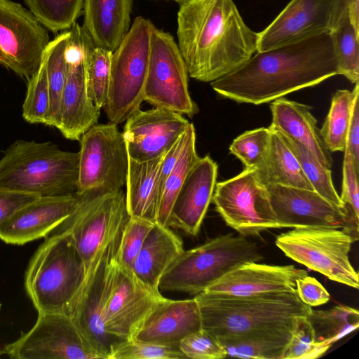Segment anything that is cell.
<instances>
[{
  "mask_svg": "<svg viewBox=\"0 0 359 359\" xmlns=\"http://www.w3.org/2000/svg\"><path fill=\"white\" fill-rule=\"evenodd\" d=\"M76 202V194L39 197L0 223V239L21 245L46 238L70 215Z\"/></svg>",
  "mask_w": 359,
  "mask_h": 359,
  "instance_id": "21",
  "label": "cell"
},
{
  "mask_svg": "<svg viewBox=\"0 0 359 359\" xmlns=\"http://www.w3.org/2000/svg\"><path fill=\"white\" fill-rule=\"evenodd\" d=\"M32 257L25 288L38 313H69L86 276L84 263L70 235L50 233Z\"/></svg>",
  "mask_w": 359,
  "mask_h": 359,
  "instance_id": "5",
  "label": "cell"
},
{
  "mask_svg": "<svg viewBox=\"0 0 359 359\" xmlns=\"http://www.w3.org/2000/svg\"><path fill=\"white\" fill-rule=\"evenodd\" d=\"M1 304L0 303V309H1Z\"/></svg>",
  "mask_w": 359,
  "mask_h": 359,
  "instance_id": "52",
  "label": "cell"
},
{
  "mask_svg": "<svg viewBox=\"0 0 359 359\" xmlns=\"http://www.w3.org/2000/svg\"><path fill=\"white\" fill-rule=\"evenodd\" d=\"M212 201L226 224L243 236L283 228L272 209L268 189L254 169L245 168L215 184Z\"/></svg>",
  "mask_w": 359,
  "mask_h": 359,
  "instance_id": "12",
  "label": "cell"
},
{
  "mask_svg": "<svg viewBox=\"0 0 359 359\" xmlns=\"http://www.w3.org/2000/svg\"><path fill=\"white\" fill-rule=\"evenodd\" d=\"M172 1H177L178 3H180V1H182V0H172Z\"/></svg>",
  "mask_w": 359,
  "mask_h": 359,
  "instance_id": "50",
  "label": "cell"
},
{
  "mask_svg": "<svg viewBox=\"0 0 359 359\" xmlns=\"http://www.w3.org/2000/svg\"><path fill=\"white\" fill-rule=\"evenodd\" d=\"M48 29L32 12L0 0V64L29 79L39 68L49 43Z\"/></svg>",
  "mask_w": 359,
  "mask_h": 359,
  "instance_id": "16",
  "label": "cell"
},
{
  "mask_svg": "<svg viewBox=\"0 0 359 359\" xmlns=\"http://www.w3.org/2000/svg\"><path fill=\"white\" fill-rule=\"evenodd\" d=\"M308 275L294 265L242 264L209 285L203 292L233 296L280 292L295 288L297 279Z\"/></svg>",
  "mask_w": 359,
  "mask_h": 359,
  "instance_id": "24",
  "label": "cell"
},
{
  "mask_svg": "<svg viewBox=\"0 0 359 359\" xmlns=\"http://www.w3.org/2000/svg\"><path fill=\"white\" fill-rule=\"evenodd\" d=\"M271 143L264 163L254 169L258 180L264 186L280 184L314 191L293 152L280 133L269 126Z\"/></svg>",
  "mask_w": 359,
  "mask_h": 359,
  "instance_id": "29",
  "label": "cell"
},
{
  "mask_svg": "<svg viewBox=\"0 0 359 359\" xmlns=\"http://www.w3.org/2000/svg\"><path fill=\"white\" fill-rule=\"evenodd\" d=\"M280 134L297 158L313 190L334 205L340 207L345 206L346 204L341 201L334 187L331 170L323 166L302 144L291 137Z\"/></svg>",
  "mask_w": 359,
  "mask_h": 359,
  "instance_id": "37",
  "label": "cell"
},
{
  "mask_svg": "<svg viewBox=\"0 0 359 359\" xmlns=\"http://www.w3.org/2000/svg\"><path fill=\"white\" fill-rule=\"evenodd\" d=\"M194 297L202 329L218 339L292 325L312 310L300 300L296 288L250 296L203 292Z\"/></svg>",
  "mask_w": 359,
  "mask_h": 359,
  "instance_id": "3",
  "label": "cell"
},
{
  "mask_svg": "<svg viewBox=\"0 0 359 359\" xmlns=\"http://www.w3.org/2000/svg\"><path fill=\"white\" fill-rule=\"evenodd\" d=\"M3 354L2 350L0 348V356Z\"/></svg>",
  "mask_w": 359,
  "mask_h": 359,
  "instance_id": "51",
  "label": "cell"
},
{
  "mask_svg": "<svg viewBox=\"0 0 359 359\" xmlns=\"http://www.w3.org/2000/svg\"><path fill=\"white\" fill-rule=\"evenodd\" d=\"M358 91V83L352 91L337 90L332 96L329 112L320 130L323 141L330 152L345 150L353 99Z\"/></svg>",
  "mask_w": 359,
  "mask_h": 359,
  "instance_id": "34",
  "label": "cell"
},
{
  "mask_svg": "<svg viewBox=\"0 0 359 359\" xmlns=\"http://www.w3.org/2000/svg\"><path fill=\"white\" fill-rule=\"evenodd\" d=\"M28 9L49 31L69 29L83 13L84 0H23Z\"/></svg>",
  "mask_w": 359,
  "mask_h": 359,
  "instance_id": "36",
  "label": "cell"
},
{
  "mask_svg": "<svg viewBox=\"0 0 359 359\" xmlns=\"http://www.w3.org/2000/svg\"><path fill=\"white\" fill-rule=\"evenodd\" d=\"M307 317L314 331L316 344L325 352L359 326L358 311L343 304L325 310L312 309Z\"/></svg>",
  "mask_w": 359,
  "mask_h": 359,
  "instance_id": "32",
  "label": "cell"
},
{
  "mask_svg": "<svg viewBox=\"0 0 359 359\" xmlns=\"http://www.w3.org/2000/svg\"><path fill=\"white\" fill-rule=\"evenodd\" d=\"M187 358L223 359L227 357L225 347L219 339L201 329L184 338L179 345Z\"/></svg>",
  "mask_w": 359,
  "mask_h": 359,
  "instance_id": "44",
  "label": "cell"
},
{
  "mask_svg": "<svg viewBox=\"0 0 359 359\" xmlns=\"http://www.w3.org/2000/svg\"><path fill=\"white\" fill-rule=\"evenodd\" d=\"M334 0H291L264 30L258 33L257 51L330 32Z\"/></svg>",
  "mask_w": 359,
  "mask_h": 359,
  "instance_id": "20",
  "label": "cell"
},
{
  "mask_svg": "<svg viewBox=\"0 0 359 359\" xmlns=\"http://www.w3.org/2000/svg\"><path fill=\"white\" fill-rule=\"evenodd\" d=\"M354 241V238L341 229L307 226L280 233L275 243L296 262L331 280L358 289V273L349 259Z\"/></svg>",
  "mask_w": 359,
  "mask_h": 359,
  "instance_id": "9",
  "label": "cell"
},
{
  "mask_svg": "<svg viewBox=\"0 0 359 359\" xmlns=\"http://www.w3.org/2000/svg\"><path fill=\"white\" fill-rule=\"evenodd\" d=\"M344 151L349 153L354 168L359 173V91L353 99Z\"/></svg>",
  "mask_w": 359,
  "mask_h": 359,
  "instance_id": "47",
  "label": "cell"
},
{
  "mask_svg": "<svg viewBox=\"0 0 359 359\" xmlns=\"http://www.w3.org/2000/svg\"><path fill=\"white\" fill-rule=\"evenodd\" d=\"M262 259L259 247L247 237L220 235L184 250L162 276L159 290L196 295L235 268Z\"/></svg>",
  "mask_w": 359,
  "mask_h": 359,
  "instance_id": "6",
  "label": "cell"
},
{
  "mask_svg": "<svg viewBox=\"0 0 359 359\" xmlns=\"http://www.w3.org/2000/svg\"><path fill=\"white\" fill-rule=\"evenodd\" d=\"M343 161V181L340 198L344 204L349 205L359 216V173L354 168L349 153L344 151Z\"/></svg>",
  "mask_w": 359,
  "mask_h": 359,
  "instance_id": "45",
  "label": "cell"
},
{
  "mask_svg": "<svg viewBox=\"0 0 359 359\" xmlns=\"http://www.w3.org/2000/svg\"><path fill=\"white\" fill-rule=\"evenodd\" d=\"M311 108L283 97L278 98L270 105L272 114L270 126L302 144L323 166L331 169L333 163L331 152L323 141L317 121L311 113Z\"/></svg>",
  "mask_w": 359,
  "mask_h": 359,
  "instance_id": "25",
  "label": "cell"
},
{
  "mask_svg": "<svg viewBox=\"0 0 359 359\" xmlns=\"http://www.w3.org/2000/svg\"><path fill=\"white\" fill-rule=\"evenodd\" d=\"M189 76L174 37L152 23L144 101L192 117L198 107L189 94Z\"/></svg>",
  "mask_w": 359,
  "mask_h": 359,
  "instance_id": "10",
  "label": "cell"
},
{
  "mask_svg": "<svg viewBox=\"0 0 359 359\" xmlns=\"http://www.w3.org/2000/svg\"><path fill=\"white\" fill-rule=\"evenodd\" d=\"M116 126L97 123L81 135L76 194L118 191L126 185L129 157Z\"/></svg>",
  "mask_w": 359,
  "mask_h": 359,
  "instance_id": "11",
  "label": "cell"
},
{
  "mask_svg": "<svg viewBox=\"0 0 359 359\" xmlns=\"http://www.w3.org/2000/svg\"><path fill=\"white\" fill-rule=\"evenodd\" d=\"M325 353L316 344L314 331L307 316L296 318L282 359H314Z\"/></svg>",
  "mask_w": 359,
  "mask_h": 359,
  "instance_id": "41",
  "label": "cell"
},
{
  "mask_svg": "<svg viewBox=\"0 0 359 359\" xmlns=\"http://www.w3.org/2000/svg\"><path fill=\"white\" fill-rule=\"evenodd\" d=\"M337 61L339 74L351 83L359 81V34L351 25L348 13L329 32Z\"/></svg>",
  "mask_w": 359,
  "mask_h": 359,
  "instance_id": "35",
  "label": "cell"
},
{
  "mask_svg": "<svg viewBox=\"0 0 359 359\" xmlns=\"http://www.w3.org/2000/svg\"><path fill=\"white\" fill-rule=\"evenodd\" d=\"M113 52L95 47L88 66V90L94 105L102 109L106 104L110 81Z\"/></svg>",
  "mask_w": 359,
  "mask_h": 359,
  "instance_id": "40",
  "label": "cell"
},
{
  "mask_svg": "<svg viewBox=\"0 0 359 359\" xmlns=\"http://www.w3.org/2000/svg\"><path fill=\"white\" fill-rule=\"evenodd\" d=\"M271 143V130L259 128L238 136L229 147L230 152L240 159L245 168L256 169L264 161Z\"/></svg>",
  "mask_w": 359,
  "mask_h": 359,
  "instance_id": "39",
  "label": "cell"
},
{
  "mask_svg": "<svg viewBox=\"0 0 359 359\" xmlns=\"http://www.w3.org/2000/svg\"><path fill=\"white\" fill-rule=\"evenodd\" d=\"M217 176V165L207 155L189 172L174 201L170 227L196 236L212 201Z\"/></svg>",
  "mask_w": 359,
  "mask_h": 359,
  "instance_id": "23",
  "label": "cell"
},
{
  "mask_svg": "<svg viewBox=\"0 0 359 359\" xmlns=\"http://www.w3.org/2000/svg\"><path fill=\"white\" fill-rule=\"evenodd\" d=\"M163 297L161 292L143 285L131 268L118 259L116 250L104 308L106 331L120 341H130L147 314Z\"/></svg>",
  "mask_w": 359,
  "mask_h": 359,
  "instance_id": "17",
  "label": "cell"
},
{
  "mask_svg": "<svg viewBox=\"0 0 359 359\" xmlns=\"http://www.w3.org/2000/svg\"><path fill=\"white\" fill-rule=\"evenodd\" d=\"M69 36V30H65L49 41L42 59L46 69L50 90L52 126L57 128L60 121L61 97L68 70L66 50Z\"/></svg>",
  "mask_w": 359,
  "mask_h": 359,
  "instance_id": "33",
  "label": "cell"
},
{
  "mask_svg": "<svg viewBox=\"0 0 359 359\" xmlns=\"http://www.w3.org/2000/svg\"><path fill=\"white\" fill-rule=\"evenodd\" d=\"M76 196L72 212L50 233L70 235L87 272L101 250L121 232L129 215L122 189L94 190Z\"/></svg>",
  "mask_w": 359,
  "mask_h": 359,
  "instance_id": "8",
  "label": "cell"
},
{
  "mask_svg": "<svg viewBox=\"0 0 359 359\" xmlns=\"http://www.w3.org/2000/svg\"><path fill=\"white\" fill-rule=\"evenodd\" d=\"M295 288L300 300L311 307L323 305L330 300V294L315 278L308 275L295 281Z\"/></svg>",
  "mask_w": 359,
  "mask_h": 359,
  "instance_id": "46",
  "label": "cell"
},
{
  "mask_svg": "<svg viewBox=\"0 0 359 359\" xmlns=\"http://www.w3.org/2000/svg\"><path fill=\"white\" fill-rule=\"evenodd\" d=\"M356 1H359V0H334L331 29H332L341 18L348 13V8Z\"/></svg>",
  "mask_w": 359,
  "mask_h": 359,
  "instance_id": "49",
  "label": "cell"
},
{
  "mask_svg": "<svg viewBox=\"0 0 359 359\" xmlns=\"http://www.w3.org/2000/svg\"><path fill=\"white\" fill-rule=\"evenodd\" d=\"M27 81L26 96L22 104L24 119L30 123H43L52 126L50 90L43 60L38 70Z\"/></svg>",
  "mask_w": 359,
  "mask_h": 359,
  "instance_id": "38",
  "label": "cell"
},
{
  "mask_svg": "<svg viewBox=\"0 0 359 359\" xmlns=\"http://www.w3.org/2000/svg\"><path fill=\"white\" fill-rule=\"evenodd\" d=\"M179 347L137 341H126L114 351L110 359H184Z\"/></svg>",
  "mask_w": 359,
  "mask_h": 359,
  "instance_id": "43",
  "label": "cell"
},
{
  "mask_svg": "<svg viewBox=\"0 0 359 359\" xmlns=\"http://www.w3.org/2000/svg\"><path fill=\"white\" fill-rule=\"evenodd\" d=\"M163 155L144 161L128 158L125 196L129 217L156 222L160 200L159 175Z\"/></svg>",
  "mask_w": 359,
  "mask_h": 359,
  "instance_id": "28",
  "label": "cell"
},
{
  "mask_svg": "<svg viewBox=\"0 0 359 359\" xmlns=\"http://www.w3.org/2000/svg\"><path fill=\"white\" fill-rule=\"evenodd\" d=\"M201 329L195 297L173 300L164 297L147 314L130 341L179 347L184 338Z\"/></svg>",
  "mask_w": 359,
  "mask_h": 359,
  "instance_id": "22",
  "label": "cell"
},
{
  "mask_svg": "<svg viewBox=\"0 0 359 359\" xmlns=\"http://www.w3.org/2000/svg\"><path fill=\"white\" fill-rule=\"evenodd\" d=\"M183 242L170 226L157 223L149 232L131 269L137 279L156 292L169 266L183 252Z\"/></svg>",
  "mask_w": 359,
  "mask_h": 359,
  "instance_id": "27",
  "label": "cell"
},
{
  "mask_svg": "<svg viewBox=\"0 0 359 359\" xmlns=\"http://www.w3.org/2000/svg\"><path fill=\"white\" fill-rule=\"evenodd\" d=\"M151 25L149 20L136 17L112 53L107 100L103 107L110 123L126 121L144 101Z\"/></svg>",
  "mask_w": 359,
  "mask_h": 359,
  "instance_id": "7",
  "label": "cell"
},
{
  "mask_svg": "<svg viewBox=\"0 0 359 359\" xmlns=\"http://www.w3.org/2000/svg\"><path fill=\"white\" fill-rule=\"evenodd\" d=\"M156 222L140 217H129L125 223L117 249L118 259L132 267L147 237Z\"/></svg>",
  "mask_w": 359,
  "mask_h": 359,
  "instance_id": "42",
  "label": "cell"
},
{
  "mask_svg": "<svg viewBox=\"0 0 359 359\" xmlns=\"http://www.w3.org/2000/svg\"><path fill=\"white\" fill-rule=\"evenodd\" d=\"M79 153L61 150L51 142L17 140L0 159V188L37 197L74 194Z\"/></svg>",
  "mask_w": 359,
  "mask_h": 359,
  "instance_id": "4",
  "label": "cell"
},
{
  "mask_svg": "<svg viewBox=\"0 0 359 359\" xmlns=\"http://www.w3.org/2000/svg\"><path fill=\"white\" fill-rule=\"evenodd\" d=\"M69 30L70 36L66 50L68 70L57 129L65 138L79 140L83 133L97 123L101 109L93 104L88 90V66L95 46L77 22Z\"/></svg>",
  "mask_w": 359,
  "mask_h": 359,
  "instance_id": "14",
  "label": "cell"
},
{
  "mask_svg": "<svg viewBox=\"0 0 359 359\" xmlns=\"http://www.w3.org/2000/svg\"><path fill=\"white\" fill-rule=\"evenodd\" d=\"M133 0H84L83 27L95 47L114 52L130 27Z\"/></svg>",
  "mask_w": 359,
  "mask_h": 359,
  "instance_id": "26",
  "label": "cell"
},
{
  "mask_svg": "<svg viewBox=\"0 0 359 359\" xmlns=\"http://www.w3.org/2000/svg\"><path fill=\"white\" fill-rule=\"evenodd\" d=\"M121 234L101 250L88 269L69 313L79 332L100 359H110L115 348L124 342L111 336L104 324V304Z\"/></svg>",
  "mask_w": 359,
  "mask_h": 359,
  "instance_id": "13",
  "label": "cell"
},
{
  "mask_svg": "<svg viewBox=\"0 0 359 359\" xmlns=\"http://www.w3.org/2000/svg\"><path fill=\"white\" fill-rule=\"evenodd\" d=\"M189 124L182 114L167 109H137L126 119L122 133L128 157L144 161L162 156Z\"/></svg>",
  "mask_w": 359,
  "mask_h": 359,
  "instance_id": "19",
  "label": "cell"
},
{
  "mask_svg": "<svg viewBox=\"0 0 359 359\" xmlns=\"http://www.w3.org/2000/svg\"><path fill=\"white\" fill-rule=\"evenodd\" d=\"M339 74L329 32L257 51L228 74L210 82L219 95L239 103H267Z\"/></svg>",
  "mask_w": 359,
  "mask_h": 359,
  "instance_id": "1",
  "label": "cell"
},
{
  "mask_svg": "<svg viewBox=\"0 0 359 359\" xmlns=\"http://www.w3.org/2000/svg\"><path fill=\"white\" fill-rule=\"evenodd\" d=\"M184 143L177 161L165 179L160 196L156 221L161 226H170L171 210L176 196L189 172L200 158L196 150V131L189 123L184 132Z\"/></svg>",
  "mask_w": 359,
  "mask_h": 359,
  "instance_id": "31",
  "label": "cell"
},
{
  "mask_svg": "<svg viewBox=\"0 0 359 359\" xmlns=\"http://www.w3.org/2000/svg\"><path fill=\"white\" fill-rule=\"evenodd\" d=\"M271 205L282 227L307 226L341 229L358 240L359 216L346 204L334 205L315 191L280 184L266 186Z\"/></svg>",
  "mask_w": 359,
  "mask_h": 359,
  "instance_id": "18",
  "label": "cell"
},
{
  "mask_svg": "<svg viewBox=\"0 0 359 359\" xmlns=\"http://www.w3.org/2000/svg\"><path fill=\"white\" fill-rule=\"evenodd\" d=\"M179 4L177 46L190 77L212 82L257 52L258 33L247 26L233 0Z\"/></svg>",
  "mask_w": 359,
  "mask_h": 359,
  "instance_id": "2",
  "label": "cell"
},
{
  "mask_svg": "<svg viewBox=\"0 0 359 359\" xmlns=\"http://www.w3.org/2000/svg\"><path fill=\"white\" fill-rule=\"evenodd\" d=\"M37 196L0 188V223Z\"/></svg>",
  "mask_w": 359,
  "mask_h": 359,
  "instance_id": "48",
  "label": "cell"
},
{
  "mask_svg": "<svg viewBox=\"0 0 359 359\" xmlns=\"http://www.w3.org/2000/svg\"><path fill=\"white\" fill-rule=\"evenodd\" d=\"M2 352L13 359H100L69 316L59 313H38L34 325Z\"/></svg>",
  "mask_w": 359,
  "mask_h": 359,
  "instance_id": "15",
  "label": "cell"
},
{
  "mask_svg": "<svg viewBox=\"0 0 359 359\" xmlns=\"http://www.w3.org/2000/svg\"><path fill=\"white\" fill-rule=\"evenodd\" d=\"M294 323V322H293ZM292 325H285L219 341L225 347L227 357L245 359H282L292 335Z\"/></svg>",
  "mask_w": 359,
  "mask_h": 359,
  "instance_id": "30",
  "label": "cell"
}]
</instances>
